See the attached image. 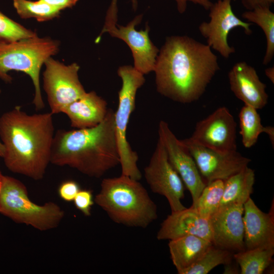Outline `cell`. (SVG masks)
I'll use <instances>...</instances> for the list:
<instances>
[{
    "mask_svg": "<svg viewBox=\"0 0 274 274\" xmlns=\"http://www.w3.org/2000/svg\"><path fill=\"white\" fill-rule=\"evenodd\" d=\"M193 158L203 181H225L248 166L251 160L237 151L222 153L191 142L181 140Z\"/></svg>",
    "mask_w": 274,
    "mask_h": 274,
    "instance_id": "obj_12",
    "label": "cell"
},
{
    "mask_svg": "<svg viewBox=\"0 0 274 274\" xmlns=\"http://www.w3.org/2000/svg\"><path fill=\"white\" fill-rule=\"evenodd\" d=\"M81 190L79 185L73 180H67L61 183L58 188L59 196L64 201H73Z\"/></svg>",
    "mask_w": 274,
    "mask_h": 274,
    "instance_id": "obj_31",
    "label": "cell"
},
{
    "mask_svg": "<svg viewBox=\"0 0 274 274\" xmlns=\"http://www.w3.org/2000/svg\"><path fill=\"white\" fill-rule=\"evenodd\" d=\"M243 221L246 250L274 248L273 211L264 213L250 197L244 204Z\"/></svg>",
    "mask_w": 274,
    "mask_h": 274,
    "instance_id": "obj_18",
    "label": "cell"
},
{
    "mask_svg": "<svg viewBox=\"0 0 274 274\" xmlns=\"http://www.w3.org/2000/svg\"><path fill=\"white\" fill-rule=\"evenodd\" d=\"M233 255L232 252L213 245L195 264L183 274H207L218 265L231 262Z\"/></svg>",
    "mask_w": 274,
    "mask_h": 274,
    "instance_id": "obj_27",
    "label": "cell"
},
{
    "mask_svg": "<svg viewBox=\"0 0 274 274\" xmlns=\"http://www.w3.org/2000/svg\"><path fill=\"white\" fill-rule=\"evenodd\" d=\"M265 74L270 81L274 83V67H270L265 69Z\"/></svg>",
    "mask_w": 274,
    "mask_h": 274,
    "instance_id": "obj_36",
    "label": "cell"
},
{
    "mask_svg": "<svg viewBox=\"0 0 274 274\" xmlns=\"http://www.w3.org/2000/svg\"><path fill=\"white\" fill-rule=\"evenodd\" d=\"M274 248H255L233 253L241 274H261L272 261Z\"/></svg>",
    "mask_w": 274,
    "mask_h": 274,
    "instance_id": "obj_22",
    "label": "cell"
},
{
    "mask_svg": "<svg viewBox=\"0 0 274 274\" xmlns=\"http://www.w3.org/2000/svg\"><path fill=\"white\" fill-rule=\"evenodd\" d=\"M75 207L86 216L91 215V207L94 203L92 191L80 190L73 200Z\"/></svg>",
    "mask_w": 274,
    "mask_h": 274,
    "instance_id": "obj_30",
    "label": "cell"
},
{
    "mask_svg": "<svg viewBox=\"0 0 274 274\" xmlns=\"http://www.w3.org/2000/svg\"><path fill=\"white\" fill-rule=\"evenodd\" d=\"M0 213L16 223L40 231L57 227L64 216V211L55 202L40 205L32 201L23 183L4 175L0 193Z\"/></svg>",
    "mask_w": 274,
    "mask_h": 274,
    "instance_id": "obj_6",
    "label": "cell"
},
{
    "mask_svg": "<svg viewBox=\"0 0 274 274\" xmlns=\"http://www.w3.org/2000/svg\"><path fill=\"white\" fill-rule=\"evenodd\" d=\"M224 188V181L217 180L203 189L194 207L202 217L209 219L219 209Z\"/></svg>",
    "mask_w": 274,
    "mask_h": 274,
    "instance_id": "obj_25",
    "label": "cell"
},
{
    "mask_svg": "<svg viewBox=\"0 0 274 274\" xmlns=\"http://www.w3.org/2000/svg\"><path fill=\"white\" fill-rule=\"evenodd\" d=\"M3 41L0 39V42H2Z\"/></svg>",
    "mask_w": 274,
    "mask_h": 274,
    "instance_id": "obj_40",
    "label": "cell"
},
{
    "mask_svg": "<svg viewBox=\"0 0 274 274\" xmlns=\"http://www.w3.org/2000/svg\"><path fill=\"white\" fill-rule=\"evenodd\" d=\"M177 4V7L178 12L184 13L186 9L188 2H192L194 4L199 5L203 8L206 10H209L213 5V3L210 0H175Z\"/></svg>",
    "mask_w": 274,
    "mask_h": 274,
    "instance_id": "obj_32",
    "label": "cell"
},
{
    "mask_svg": "<svg viewBox=\"0 0 274 274\" xmlns=\"http://www.w3.org/2000/svg\"><path fill=\"white\" fill-rule=\"evenodd\" d=\"M224 273H239L240 271L235 266L231 264V262L225 265Z\"/></svg>",
    "mask_w": 274,
    "mask_h": 274,
    "instance_id": "obj_35",
    "label": "cell"
},
{
    "mask_svg": "<svg viewBox=\"0 0 274 274\" xmlns=\"http://www.w3.org/2000/svg\"><path fill=\"white\" fill-rule=\"evenodd\" d=\"M219 70L217 56L207 44L187 36L167 37L154 70L157 91L175 101H195Z\"/></svg>",
    "mask_w": 274,
    "mask_h": 274,
    "instance_id": "obj_1",
    "label": "cell"
},
{
    "mask_svg": "<svg viewBox=\"0 0 274 274\" xmlns=\"http://www.w3.org/2000/svg\"><path fill=\"white\" fill-rule=\"evenodd\" d=\"M210 241L194 235L169 240L170 258L179 274L195 264L213 245Z\"/></svg>",
    "mask_w": 274,
    "mask_h": 274,
    "instance_id": "obj_20",
    "label": "cell"
},
{
    "mask_svg": "<svg viewBox=\"0 0 274 274\" xmlns=\"http://www.w3.org/2000/svg\"><path fill=\"white\" fill-rule=\"evenodd\" d=\"M255 181L254 170L248 166L224 181L219 207L232 203L244 204L253 193Z\"/></svg>",
    "mask_w": 274,
    "mask_h": 274,
    "instance_id": "obj_21",
    "label": "cell"
},
{
    "mask_svg": "<svg viewBox=\"0 0 274 274\" xmlns=\"http://www.w3.org/2000/svg\"><path fill=\"white\" fill-rule=\"evenodd\" d=\"M143 15L136 16L126 26L117 25L108 32L113 37L125 42L130 49L134 61V67L143 75L154 71L159 49L152 42L149 36V26L137 30Z\"/></svg>",
    "mask_w": 274,
    "mask_h": 274,
    "instance_id": "obj_15",
    "label": "cell"
},
{
    "mask_svg": "<svg viewBox=\"0 0 274 274\" xmlns=\"http://www.w3.org/2000/svg\"><path fill=\"white\" fill-rule=\"evenodd\" d=\"M13 4L17 14L22 19L35 18L38 21L43 22L58 17L60 13L41 0H13Z\"/></svg>",
    "mask_w": 274,
    "mask_h": 274,
    "instance_id": "obj_26",
    "label": "cell"
},
{
    "mask_svg": "<svg viewBox=\"0 0 274 274\" xmlns=\"http://www.w3.org/2000/svg\"><path fill=\"white\" fill-rule=\"evenodd\" d=\"M188 139L218 152H234L237 151L236 123L228 109L221 107L198 121Z\"/></svg>",
    "mask_w": 274,
    "mask_h": 274,
    "instance_id": "obj_11",
    "label": "cell"
},
{
    "mask_svg": "<svg viewBox=\"0 0 274 274\" xmlns=\"http://www.w3.org/2000/svg\"><path fill=\"white\" fill-rule=\"evenodd\" d=\"M94 202L114 222L146 228L157 217V208L138 180L121 175L104 179Z\"/></svg>",
    "mask_w": 274,
    "mask_h": 274,
    "instance_id": "obj_4",
    "label": "cell"
},
{
    "mask_svg": "<svg viewBox=\"0 0 274 274\" xmlns=\"http://www.w3.org/2000/svg\"><path fill=\"white\" fill-rule=\"evenodd\" d=\"M57 41L38 36L15 42H0V79L11 83V71L23 72L31 78L35 88L32 104L37 111L45 107L42 98L40 74L45 62L59 51Z\"/></svg>",
    "mask_w": 274,
    "mask_h": 274,
    "instance_id": "obj_5",
    "label": "cell"
},
{
    "mask_svg": "<svg viewBox=\"0 0 274 274\" xmlns=\"http://www.w3.org/2000/svg\"><path fill=\"white\" fill-rule=\"evenodd\" d=\"M37 36L33 31L12 20L0 11V39L12 42Z\"/></svg>",
    "mask_w": 274,
    "mask_h": 274,
    "instance_id": "obj_28",
    "label": "cell"
},
{
    "mask_svg": "<svg viewBox=\"0 0 274 274\" xmlns=\"http://www.w3.org/2000/svg\"><path fill=\"white\" fill-rule=\"evenodd\" d=\"M1 93V89L0 88V94ZM4 154V147L1 141L0 140V157L3 158Z\"/></svg>",
    "mask_w": 274,
    "mask_h": 274,
    "instance_id": "obj_38",
    "label": "cell"
},
{
    "mask_svg": "<svg viewBox=\"0 0 274 274\" xmlns=\"http://www.w3.org/2000/svg\"><path fill=\"white\" fill-rule=\"evenodd\" d=\"M257 110L249 106L244 105L239 114V133L243 146L249 148L257 142L259 135L265 133L267 126H263Z\"/></svg>",
    "mask_w": 274,
    "mask_h": 274,
    "instance_id": "obj_24",
    "label": "cell"
},
{
    "mask_svg": "<svg viewBox=\"0 0 274 274\" xmlns=\"http://www.w3.org/2000/svg\"><path fill=\"white\" fill-rule=\"evenodd\" d=\"M188 235L212 242L209 219L201 216L192 206L168 215L161 223L156 237L158 240L169 241Z\"/></svg>",
    "mask_w": 274,
    "mask_h": 274,
    "instance_id": "obj_17",
    "label": "cell"
},
{
    "mask_svg": "<svg viewBox=\"0 0 274 274\" xmlns=\"http://www.w3.org/2000/svg\"><path fill=\"white\" fill-rule=\"evenodd\" d=\"M269 138L271 144L273 147L274 145V128L271 126H267L266 131L265 132Z\"/></svg>",
    "mask_w": 274,
    "mask_h": 274,
    "instance_id": "obj_37",
    "label": "cell"
},
{
    "mask_svg": "<svg viewBox=\"0 0 274 274\" xmlns=\"http://www.w3.org/2000/svg\"><path fill=\"white\" fill-rule=\"evenodd\" d=\"M114 114L108 109L104 120L94 127L58 130L54 136L50 163L68 166L96 178L120 164Z\"/></svg>",
    "mask_w": 274,
    "mask_h": 274,
    "instance_id": "obj_3",
    "label": "cell"
},
{
    "mask_svg": "<svg viewBox=\"0 0 274 274\" xmlns=\"http://www.w3.org/2000/svg\"><path fill=\"white\" fill-rule=\"evenodd\" d=\"M242 16L248 22L255 23L262 29L266 40L263 64L267 65L274 56V13L269 7H258L244 12Z\"/></svg>",
    "mask_w": 274,
    "mask_h": 274,
    "instance_id": "obj_23",
    "label": "cell"
},
{
    "mask_svg": "<svg viewBox=\"0 0 274 274\" xmlns=\"http://www.w3.org/2000/svg\"><path fill=\"white\" fill-rule=\"evenodd\" d=\"M117 74L121 79L122 86L118 92V106L114 114V120L121 175L139 181L142 174L138 166L139 157L127 140L126 130L130 115L135 109L137 91L143 85L145 79L144 75L131 65L120 66Z\"/></svg>",
    "mask_w": 274,
    "mask_h": 274,
    "instance_id": "obj_7",
    "label": "cell"
},
{
    "mask_svg": "<svg viewBox=\"0 0 274 274\" xmlns=\"http://www.w3.org/2000/svg\"><path fill=\"white\" fill-rule=\"evenodd\" d=\"M243 6L248 10L258 7H269L274 3V0H241Z\"/></svg>",
    "mask_w": 274,
    "mask_h": 274,
    "instance_id": "obj_34",
    "label": "cell"
},
{
    "mask_svg": "<svg viewBox=\"0 0 274 274\" xmlns=\"http://www.w3.org/2000/svg\"><path fill=\"white\" fill-rule=\"evenodd\" d=\"M52 115L51 112L29 115L16 106L1 116L3 158L9 170L35 180L44 178L55 134Z\"/></svg>",
    "mask_w": 274,
    "mask_h": 274,
    "instance_id": "obj_2",
    "label": "cell"
},
{
    "mask_svg": "<svg viewBox=\"0 0 274 274\" xmlns=\"http://www.w3.org/2000/svg\"><path fill=\"white\" fill-rule=\"evenodd\" d=\"M43 86L50 112L62 113L63 109L81 97L86 92L80 82L76 63L65 65L52 57L44 63Z\"/></svg>",
    "mask_w": 274,
    "mask_h": 274,
    "instance_id": "obj_8",
    "label": "cell"
},
{
    "mask_svg": "<svg viewBox=\"0 0 274 274\" xmlns=\"http://www.w3.org/2000/svg\"><path fill=\"white\" fill-rule=\"evenodd\" d=\"M243 213V204L219 207L209 219L214 246L233 253L246 250Z\"/></svg>",
    "mask_w": 274,
    "mask_h": 274,
    "instance_id": "obj_14",
    "label": "cell"
},
{
    "mask_svg": "<svg viewBox=\"0 0 274 274\" xmlns=\"http://www.w3.org/2000/svg\"><path fill=\"white\" fill-rule=\"evenodd\" d=\"M108 111L106 101L92 91L86 92L65 107L62 113L68 117L72 127L83 129L99 124L105 118Z\"/></svg>",
    "mask_w": 274,
    "mask_h": 274,
    "instance_id": "obj_19",
    "label": "cell"
},
{
    "mask_svg": "<svg viewBox=\"0 0 274 274\" xmlns=\"http://www.w3.org/2000/svg\"><path fill=\"white\" fill-rule=\"evenodd\" d=\"M118 0H111L110 6L107 10L105 18V24L101 31L95 40V43H97L100 41V38L103 33L109 32L117 26L118 18ZM132 7L133 10L135 11L138 8V0H131Z\"/></svg>",
    "mask_w": 274,
    "mask_h": 274,
    "instance_id": "obj_29",
    "label": "cell"
},
{
    "mask_svg": "<svg viewBox=\"0 0 274 274\" xmlns=\"http://www.w3.org/2000/svg\"><path fill=\"white\" fill-rule=\"evenodd\" d=\"M159 139L165 148L168 160L190 192L194 206L206 184L195 162L181 141L173 132L168 123L161 120L158 125Z\"/></svg>",
    "mask_w": 274,
    "mask_h": 274,
    "instance_id": "obj_13",
    "label": "cell"
},
{
    "mask_svg": "<svg viewBox=\"0 0 274 274\" xmlns=\"http://www.w3.org/2000/svg\"><path fill=\"white\" fill-rule=\"evenodd\" d=\"M230 89L245 105L256 110L267 104L266 86L259 79L255 69L245 61L236 63L228 74Z\"/></svg>",
    "mask_w": 274,
    "mask_h": 274,
    "instance_id": "obj_16",
    "label": "cell"
},
{
    "mask_svg": "<svg viewBox=\"0 0 274 274\" xmlns=\"http://www.w3.org/2000/svg\"><path fill=\"white\" fill-rule=\"evenodd\" d=\"M231 2L218 0L213 3L209 9L210 21L202 22L198 26L199 31L207 40V44L225 58L235 52L234 48L228 42L229 33L232 29L241 27L246 35L252 33L250 27L252 23L244 22L235 15Z\"/></svg>",
    "mask_w": 274,
    "mask_h": 274,
    "instance_id": "obj_10",
    "label": "cell"
},
{
    "mask_svg": "<svg viewBox=\"0 0 274 274\" xmlns=\"http://www.w3.org/2000/svg\"><path fill=\"white\" fill-rule=\"evenodd\" d=\"M4 175L2 174L0 170V193L2 188V182H3V178Z\"/></svg>",
    "mask_w": 274,
    "mask_h": 274,
    "instance_id": "obj_39",
    "label": "cell"
},
{
    "mask_svg": "<svg viewBox=\"0 0 274 274\" xmlns=\"http://www.w3.org/2000/svg\"><path fill=\"white\" fill-rule=\"evenodd\" d=\"M144 172L152 191L167 199L172 212L186 208L181 201L184 197V184L170 163L164 146L159 138Z\"/></svg>",
    "mask_w": 274,
    "mask_h": 274,
    "instance_id": "obj_9",
    "label": "cell"
},
{
    "mask_svg": "<svg viewBox=\"0 0 274 274\" xmlns=\"http://www.w3.org/2000/svg\"><path fill=\"white\" fill-rule=\"evenodd\" d=\"M49 6L61 11L75 6L79 0H41Z\"/></svg>",
    "mask_w": 274,
    "mask_h": 274,
    "instance_id": "obj_33",
    "label": "cell"
}]
</instances>
